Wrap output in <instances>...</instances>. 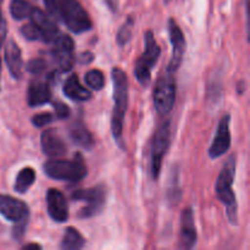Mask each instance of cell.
Returning a JSON list of instances; mask_svg holds the SVG:
<instances>
[{
  "mask_svg": "<svg viewBox=\"0 0 250 250\" xmlns=\"http://www.w3.org/2000/svg\"><path fill=\"white\" fill-rule=\"evenodd\" d=\"M237 156L232 154L219 173L216 181V197L226 207L227 217L232 225L238 224V204L233 192V181L236 176Z\"/></svg>",
  "mask_w": 250,
  "mask_h": 250,
  "instance_id": "6da1fadb",
  "label": "cell"
},
{
  "mask_svg": "<svg viewBox=\"0 0 250 250\" xmlns=\"http://www.w3.org/2000/svg\"><path fill=\"white\" fill-rule=\"evenodd\" d=\"M112 82H114V109L111 116V132L114 138L121 144L124 121L128 107V78L120 67L112 68Z\"/></svg>",
  "mask_w": 250,
  "mask_h": 250,
  "instance_id": "7a4b0ae2",
  "label": "cell"
},
{
  "mask_svg": "<svg viewBox=\"0 0 250 250\" xmlns=\"http://www.w3.org/2000/svg\"><path fill=\"white\" fill-rule=\"evenodd\" d=\"M44 172L48 177L65 182H80L87 176V166L82 156L77 154L70 160L55 159L49 160L43 166Z\"/></svg>",
  "mask_w": 250,
  "mask_h": 250,
  "instance_id": "3957f363",
  "label": "cell"
},
{
  "mask_svg": "<svg viewBox=\"0 0 250 250\" xmlns=\"http://www.w3.org/2000/svg\"><path fill=\"white\" fill-rule=\"evenodd\" d=\"M161 54V48L156 43L155 37L151 31H146L144 36V53L137 60L134 75L137 81L143 87H148L151 81V70L155 66Z\"/></svg>",
  "mask_w": 250,
  "mask_h": 250,
  "instance_id": "277c9868",
  "label": "cell"
},
{
  "mask_svg": "<svg viewBox=\"0 0 250 250\" xmlns=\"http://www.w3.org/2000/svg\"><path fill=\"white\" fill-rule=\"evenodd\" d=\"M59 16L71 32L84 33L93 28V22L88 12L78 0H59Z\"/></svg>",
  "mask_w": 250,
  "mask_h": 250,
  "instance_id": "5b68a950",
  "label": "cell"
},
{
  "mask_svg": "<svg viewBox=\"0 0 250 250\" xmlns=\"http://www.w3.org/2000/svg\"><path fill=\"white\" fill-rule=\"evenodd\" d=\"M72 199L78 202H85V207L78 212L80 219H90L97 216L104 209L106 202V187L103 185L95 187L80 189L72 193Z\"/></svg>",
  "mask_w": 250,
  "mask_h": 250,
  "instance_id": "8992f818",
  "label": "cell"
},
{
  "mask_svg": "<svg viewBox=\"0 0 250 250\" xmlns=\"http://www.w3.org/2000/svg\"><path fill=\"white\" fill-rule=\"evenodd\" d=\"M176 100V81L173 73L166 72L159 77L154 89V106L160 115L170 114Z\"/></svg>",
  "mask_w": 250,
  "mask_h": 250,
  "instance_id": "52a82bcc",
  "label": "cell"
},
{
  "mask_svg": "<svg viewBox=\"0 0 250 250\" xmlns=\"http://www.w3.org/2000/svg\"><path fill=\"white\" fill-rule=\"evenodd\" d=\"M171 142V127L170 121H166L159 127L151 144L150 156V171L154 180H158L161 171V164L168 150Z\"/></svg>",
  "mask_w": 250,
  "mask_h": 250,
  "instance_id": "ba28073f",
  "label": "cell"
},
{
  "mask_svg": "<svg viewBox=\"0 0 250 250\" xmlns=\"http://www.w3.org/2000/svg\"><path fill=\"white\" fill-rule=\"evenodd\" d=\"M53 58L55 59L56 63L60 67L62 72H68L72 70L75 58H73V51H75V43L73 39L67 34H59L58 38L53 42Z\"/></svg>",
  "mask_w": 250,
  "mask_h": 250,
  "instance_id": "9c48e42d",
  "label": "cell"
},
{
  "mask_svg": "<svg viewBox=\"0 0 250 250\" xmlns=\"http://www.w3.org/2000/svg\"><path fill=\"white\" fill-rule=\"evenodd\" d=\"M0 214L7 221L19 224L28 221L29 209L28 205L22 200L11 195L0 194Z\"/></svg>",
  "mask_w": 250,
  "mask_h": 250,
  "instance_id": "30bf717a",
  "label": "cell"
},
{
  "mask_svg": "<svg viewBox=\"0 0 250 250\" xmlns=\"http://www.w3.org/2000/svg\"><path fill=\"white\" fill-rule=\"evenodd\" d=\"M168 33H170V41L172 43V56L167 66V71L175 73L183 61V56L186 53V39L182 29L173 19H170L168 21Z\"/></svg>",
  "mask_w": 250,
  "mask_h": 250,
  "instance_id": "8fae6325",
  "label": "cell"
},
{
  "mask_svg": "<svg viewBox=\"0 0 250 250\" xmlns=\"http://www.w3.org/2000/svg\"><path fill=\"white\" fill-rule=\"evenodd\" d=\"M28 19L31 20V22L34 24L37 31H38L39 39L42 42L53 43L58 38L59 34H60L55 22L48 15L44 14L41 9H38V7H33L32 9V12Z\"/></svg>",
  "mask_w": 250,
  "mask_h": 250,
  "instance_id": "7c38bea8",
  "label": "cell"
},
{
  "mask_svg": "<svg viewBox=\"0 0 250 250\" xmlns=\"http://www.w3.org/2000/svg\"><path fill=\"white\" fill-rule=\"evenodd\" d=\"M229 122L231 116L229 114L225 115L219 122L216 134L214 137L211 146L209 149V156L211 159H217L226 154L231 148V133H229Z\"/></svg>",
  "mask_w": 250,
  "mask_h": 250,
  "instance_id": "4fadbf2b",
  "label": "cell"
},
{
  "mask_svg": "<svg viewBox=\"0 0 250 250\" xmlns=\"http://www.w3.org/2000/svg\"><path fill=\"white\" fill-rule=\"evenodd\" d=\"M48 214L51 220L58 224L66 222L68 219V205L62 193L55 188H50L46 193Z\"/></svg>",
  "mask_w": 250,
  "mask_h": 250,
  "instance_id": "5bb4252c",
  "label": "cell"
},
{
  "mask_svg": "<svg viewBox=\"0 0 250 250\" xmlns=\"http://www.w3.org/2000/svg\"><path fill=\"white\" fill-rule=\"evenodd\" d=\"M198 234L194 222V214L190 208H186L181 215V232L180 247L182 249L194 248L197 243Z\"/></svg>",
  "mask_w": 250,
  "mask_h": 250,
  "instance_id": "9a60e30c",
  "label": "cell"
},
{
  "mask_svg": "<svg viewBox=\"0 0 250 250\" xmlns=\"http://www.w3.org/2000/svg\"><path fill=\"white\" fill-rule=\"evenodd\" d=\"M41 146L44 155L49 158H60L66 154V144L55 128H49L42 133Z\"/></svg>",
  "mask_w": 250,
  "mask_h": 250,
  "instance_id": "2e32d148",
  "label": "cell"
},
{
  "mask_svg": "<svg viewBox=\"0 0 250 250\" xmlns=\"http://www.w3.org/2000/svg\"><path fill=\"white\" fill-rule=\"evenodd\" d=\"M51 99V89H50V81H42L36 80L32 81L31 84L28 85L27 90V103L31 107L42 106L50 102Z\"/></svg>",
  "mask_w": 250,
  "mask_h": 250,
  "instance_id": "e0dca14e",
  "label": "cell"
},
{
  "mask_svg": "<svg viewBox=\"0 0 250 250\" xmlns=\"http://www.w3.org/2000/svg\"><path fill=\"white\" fill-rule=\"evenodd\" d=\"M5 62L10 71V75L15 80H20L23 72V60H22L21 49L14 39H10L5 46Z\"/></svg>",
  "mask_w": 250,
  "mask_h": 250,
  "instance_id": "ac0fdd59",
  "label": "cell"
},
{
  "mask_svg": "<svg viewBox=\"0 0 250 250\" xmlns=\"http://www.w3.org/2000/svg\"><path fill=\"white\" fill-rule=\"evenodd\" d=\"M63 93L67 98H70L73 102H87L92 98V93L83 87L80 82V78L76 73L71 75L65 81V84L62 88Z\"/></svg>",
  "mask_w": 250,
  "mask_h": 250,
  "instance_id": "d6986e66",
  "label": "cell"
},
{
  "mask_svg": "<svg viewBox=\"0 0 250 250\" xmlns=\"http://www.w3.org/2000/svg\"><path fill=\"white\" fill-rule=\"evenodd\" d=\"M70 138L76 146L83 149H92L94 146V138L92 133L82 122H76L70 128Z\"/></svg>",
  "mask_w": 250,
  "mask_h": 250,
  "instance_id": "ffe728a7",
  "label": "cell"
},
{
  "mask_svg": "<svg viewBox=\"0 0 250 250\" xmlns=\"http://www.w3.org/2000/svg\"><path fill=\"white\" fill-rule=\"evenodd\" d=\"M36 182V171L32 167H23L17 175L15 181V190L20 194L26 193Z\"/></svg>",
  "mask_w": 250,
  "mask_h": 250,
  "instance_id": "44dd1931",
  "label": "cell"
},
{
  "mask_svg": "<svg viewBox=\"0 0 250 250\" xmlns=\"http://www.w3.org/2000/svg\"><path fill=\"white\" fill-rule=\"evenodd\" d=\"M85 241L82 234L73 227H67L61 241V248L65 250H78L83 248Z\"/></svg>",
  "mask_w": 250,
  "mask_h": 250,
  "instance_id": "7402d4cb",
  "label": "cell"
},
{
  "mask_svg": "<svg viewBox=\"0 0 250 250\" xmlns=\"http://www.w3.org/2000/svg\"><path fill=\"white\" fill-rule=\"evenodd\" d=\"M32 9H33V6L27 0H12L10 2V14L16 21L28 19Z\"/></svg>",
  "mask_w": 250,
  "mask_h": 250,
  "instance_id": "603a6c76",
  "label": "cell"
},
{
  "mask_svg": "<svg viewBox=\"0 0 250 250\" xmlns=\"http://www.w3.org/2000/svg\"><path fill=\"white\" fill-rule=\"evenodd\" d=\"M84 81L92 89L102 90L105 83L104 73L100 70H90L88 71L87 75H85Z\"/></svg>",
  "mask_w": 250,
  "mask_h": 250,
  "instance_id": "cb8c5ba5",
  "label": "cell"
},
{
  "mask_svg": "<svg viewBox=\"0 0 250 250\" xmlns=\"http://www.w3.org/2000/svg\"><path fill=\"white\" fill-rule=\"evenodd\" d=\"M133 17L129 16L128 19L125 21V23L122 24L121 28L119 29V33H117V43L120 45H126L132 38V31H133Z\"/></svg>",
  "mask_w": 250,
  "mask_h": 250,
  "instance_id": "d4e9b609",
  "label": "cell"
},
{
  "mask_svg": "<svg viewBox=\"0 0 250 250\" xmlns=\"http://www.w3.org/2000/svg\"><path fill=\"white\" fill-rule=\"evenodd\" d=\"M45 67H46L45 61L41 58L32 59V60H29L26 65V70L34 76H41L42 73L45 71Z\"/></svg>",
  "mask_w": 250,
  "mask_h": 250,
  "instance_id": "484cf974",
  "label": "cell"
},
{
  "mask_svg": "<svg viewBox=\"0 0 250 250\" xmlns=\"http://www.w3.org/2000/svg\"><path fill=\"white\" fill-rule=\"evenodd\" d=\"M21 33L22 36L26 39H28V41H41V39H39L38 31H37V28L34 27V24L32 23L31 21L21 27Z\"/></svg>",
  "mask_w": 250,
  "mask_h": 250,
  "instance_id": "4316f807",
  "label": "cell"
},
{
  "mask_svg": "<svg viewBox=\"0 0 250 250\" xmlns=\"http://www.w3.org/2000/svg\"><path fill=\"white\" fill-rule=\"evenodd\" d=\"M53 120H54L53 115L49 114V112H43V114H38L36 115V116H33V119H32V124H33L36 127H44L45 125L53 122Z\"/></svg>",
  "mask_w": 250,
  "mask_h": 250,
  "instance_id": "83f0119b",
  "label": "cell"
},
{
  "mask_svg": "<svg viewBox=\"0 0 250 250\" xmlns=\"http://www.w3.org/2000/svg\"><path fill=\"white\" fill-rule=\"evenodd\" d=\"M54 109H55V114L59 119H67L71 114L70 107L61 102L54 103Z\"/></svg>",
  "mask_w": 250,
  "mask_h": 250,
  "instance_id": "f1b7e54d",
  "label": "cell"
},
{
  "mask_svg": "<svg viewBox=\"0 0 250 250\" xmlns=\"http://www.w3.org/2000/svg\"><path fill=\"white\" fill-rule=\"evenodd\" d=\"M6 34H7V23L6 20L2 16V12L0 11V48L4 45L5 41H6Z\"/></svg>",
  "mask_w": 250,
  "mask_h": 250,
  "instance_id": "f546056e",
  "label": "cell"
},
{
  "mask_svg": "<svg viewBox=\"0 0 250 250\" xmlns=\"http://www.w3.org/2000/svg\"><path fill=\"white\" fill-rule=\"evenodd\" d=\"M46 10L51 15H59V0H43Z\"/></svg>",
  "mask_w": 250,
  "mask_h": 250,
  "instance_id": "4dcf8cb0",
  "label": "cell"
},
{
  "mask_svg": "<svg viewBox=\"0 0 250 250\" xmlns=\"http://www.w3.org/2000/svg\"><path fill=\"white\" fill-rule=\"evenodd\" d=\"M93 59H94V55H93L90 51H85V53L81 54L80 55V62L81 63H89V62H92Z\"/></svg>",
  "mask_w": 250,
  "mask_h": 250,
  "instance_id": "1f68e13d",
  "label": "cell"
},
{
  "mask_svg": "<svg viewBox=\"0 0 250 250\" xmlns=\"http://www.w3.org/2000/svg\"><path fill=\"white\" fill-rule=\"evenodd\" d=\"M105 2L112 12H116L119 9V0H105Z\"/></svg>",
  "mask_w": 250,
  "mask_h": 250,
  "instance_id": "d6a6232c",
  "label": "cell"
},
{
  "mask_svg": "<svg viewBox=\"0 0 250 250\" xmlns=\"http://www.w3.org/2000/svg\"><path fill=\"white\" fill-rule=\"evenodd\" d=\"M0 75H1V58H0Z\"/></svg>",
  "mask_w": 250,
  "mask_h": 250,
  "instance_id": "836d02e7",
  "label": "cell"
},
{
  "mask_svg": "<svg viewBox=\"0 0 250 250\" xmlns=\"http://www.w3.org/2000/svg\"><path fill=\"white\" fill-rule=\"evenodd\" d=\"M1 2H2V0H0V4H1Z\"/></svg>",
  "mask_w": 250,
  "mask_h": 250,
  "instance_id": "e575fe53",
  "label": "cell"
}]
</instances>
